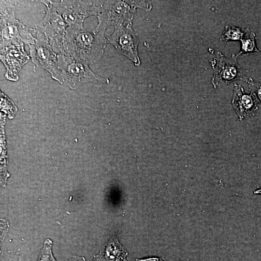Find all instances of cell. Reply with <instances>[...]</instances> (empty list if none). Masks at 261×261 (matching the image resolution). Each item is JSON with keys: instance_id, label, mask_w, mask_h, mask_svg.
<instances>
[{"instance_id": "1", "label": "cell", "mask_w": 261, "mask_h": 261, "mask_svg": "<svg viewBox=\"0 0 261 261\" xmlns=\"http://www.w3.org/2000/svg\"><path fill=\"white\" fill-rule=\"evenodd\" d=\"M106 43L104 35L68 27L63 45L64 54L88 63H93L102 56Z\"/></svg>"}, {"instance_id": "2", "label": "cell", "mask_w": 261, "mask_h": 261, "mask_svg": "<svg viewBox=\"0 0 261 261\" xmlns=\"http://www.w3.org/2000/svg\"><path fill=\"white\" fill-rule=\"evenodd\" d=\"M152 8L149 0H105L97 15L98 24L93 32L104 35L109 26L122 25L124 21L131 22L137 8L149 11Z\"/></svg>"}, {"instance_id": "3", "label": "cell", "mask_w": 261, "mask_h": 261, "mask_svg": "<svg viewBox=\"0 0 261 261\" xmlns=\"http://www.w3.org/2000/svg\"><path fill=\"white\" fill-rule=\"evenodd\" d=\"M16 1L0 0V49L21 43L34 44L35 38L15 17Z\"/></svg>"}, {"instance_id": "4", "label": "cell", "mask_w": 261, "mask_h": 261, "mask_svg": "<svg viewBox=\"0 0 261 261\" xmlns=\"http://www.w3.org/2000/svg\"><path fill=\"white\" fill-rule=\"evenodd\" d=\"M58 63L63 82L71 88H75L84 83L109 82L108 79L94 73L87 62L68 55H58Z\"/></svg>"}, {"instance_id": "5", "label": "cell", "mask_w": 261, "mask_h": 261, "mask_svg": "<svg viewBox=\"0 0 261 261\" xmlns=\"http://www.w3.org/2000/svg\"><path fill=\"white\" fill-rule=\"evenodd\" d=\"M47 11L44 19L35 27L46 42L58 55L64 54V42L68 26L55 11L49 0H40Z\"/></svg>"}, {"instance_id": "6", "label": "cell", "mask_w": 261, "mask_h": 261, "mask_svg": "<svg viewBox=\"0 0 261 261\" xmlns=\"http://www.w3.org/2000/svg\"><path fill=\"white\" fill-rule=\"evenodd\" d=\"M55 11L68 27L84 29L85 19L91 15H97L101 7L97 6L94 0H49Z\"/></svg>"}, {"instance_id": "7", "label": "cell", "mask_w": 261, "mask_h": 261, "mask_svg": "<svg viewBox=\"0 0 261 261\" xmlns=\"http://www.w3.org/2000/svg\"><path fill=\"white\" fill-rule=\"evenodd\" d=\"M236 54L227 58L218 52L216 57L210 59V64L213 70L212 84L214 88L227 86L231 83L242 80L243 72L238 63Z\"/></svg>"}, {"instance_id": "8", "label": "cell", "mask_w": 261, "mask_h": 261, "mask_svg": "<svg viewBox=\"0 0 261 261\" xmlns=\"http://www.w3.org/2000/svg\"><path fill=\"white\" fill-rule=\"evenodd\" d=\"M29 46L32 61L37 66L45 69L52 78L61 84L63 80L58 68V55L54 51L43 36L36 31L35 44Z\"/></svg>"}, {"instance_id": "9", "label": "cell", "mask_w": 261, "mask_h": 261, "mask_svg": "<svg viewBox=\"0 0 261 261\" xmlns=\"http://www.w3.org/2000/svg\"><path fill=\"white\" fill-rule=\"evenodd\" d=\"M108 42L118 52L130 59L135 66L140 65L137 51L139 39L132 29L131 22H129L126 26L121 25L116 27Z\"/></svg>"}, {"instance_id": "10", "label": "cell", "mask_w": 261, "mask_h": 261, "mask_svg": "<svg viewBox=\"0 0 261 261\" xmlns=\"http://www.w3.org/2000/svg\"><path fill=\"white\" fill-rule=\"evenodd\" d=\"M0 58L6 68L7 79L16 81L22 67L30 59V54L24 49V44H13L0 49Z\"/></svg>"}, {"instance_id": "11", "label": "cell", "mask_w": 261, "mask_h": 261, "mask_svg": "<svg viewBox=\"0 0 261 261\" xmlns=\"http://www.w3.org/2000/svg\"><path fill=\"white\" fill-rule=\"evenodd\" d=\"M232 106L242 121L246 117L254 116L258 110L259 103L253 94H246L241 85L234 84L232 100Z\"/></svg>"}, {"instance_id": "12", "label": "cell", "mask_w": 261, "mask_h": 261, "mask_svg": "<svg viewBox=\"0 0 261 261\" xmlns=\"http://www.w3.org/2000/svg\"><path fill=\"white\" fill-rule=\"evenodd\" d=\"M127 252L116 243L107 245L95 256L94 261H126Z\"/></svg>"}, {"instance_id": "13", "label": "cell", "mask_w": 261, "mask_h": 261, "mask_svg": "<svg viewBox=\"0 0 261 261\" xmlns=\"http://www.w3.org/2000/svg\"><path fill=\"white\" fill-rule=\"evenodd\" d=\"M248 28L237 27L232 25H227L220 38V41H240L249 31Z\"/></svg>"}, {"instance_id": "14", "label": "cell", "mask_w": 261, "mask_h": 261, "mask_svg": "<svg viewBox=\"0 0 261 261\" xmlns=\"http://www.w3.org/2000/svg\"><path fill=\"white\" fill-rule=\"evenodd\" d=\"M240 41V50L238 54H236L237 58L243 54L259 52L256 45V34L254 32L250 30Z\"/></svg>"}, {"instance_id": "15", "label": "cell", "mask_w": 261, "mask_h": 261, "mask_svg": "<svg viewBox=\"0 0 261 261\" xmlns=\"http://www.w3.org/2000/svg\"><path fill=\"white\" fill-rule=\"evenodd\" d=\"M52 242L46 239L42 249L37 261H57L52 253Z\"/></svg>"}, {"instance_id": "16", "label": "cell", "mask_w": 261, "mask_h": 261, "mask_svg": "<svg viewBox=\"0 0 261 261\" xmlns=\"http://www.w3.org/2000/svg\"><path fill=\"white\" fill-rule=\"evenodd\" d=\"M242 80L247 83L250 93L253 94L258 103L261 104V83L255 82L251 78H244Z\"/></svg>"}, {"instance_id": "17", "label": "cell", "mask_w": 261, "mask_h": 261, "mask_svg": "<svg viewBox=\"0 0 261 261\" xmlns=\"http://www.w3.org/2000/svg\"><path fill=\"white\" fill-rule=\"evenodd\" d=\"M137 261H166L163 258H151L144 259H139Z\"/></svg>"}, {"instance_id": "18", "label": "cell", "mask_w": 261, "mask_h": 261, "mask_svg": "<svg viewBox=\"0 0 261 261\" xmlns=\"http://www.w3.org/2000/svg\"><path fill=\"white\" fill-rule=\"evenodd\" d=\"M72 261H85V260L83 257L74 256Z\"/></svg>"}, {"instance_id": "19", "label": "cell", "mask_w": 261, "mask_h": 261, "mask_svg": "<svg viewBox=\"0 0 261 261\" xmlns=\"http://www.w3.org/2000/svg\"><path fill=\"white\" fill-rule=\"evenodd\" d=\"M253 193L254 194H259L261 195V186L255 189Z\"/></svg>"}]
</instances>
